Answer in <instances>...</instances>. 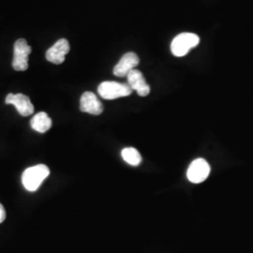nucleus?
<instances>
[{
    "instance_id": "obj_1",
    "label": "nucleus",
    "mask_w": 253,
    "mask_h": 253,
    "mask_svg": "<svg viewBox=\"0 0 253 253\" xmlns=\"http://www.w3.org/2000/svg\"><path fill=\"white\" fill-rule=\"evenodd\" d=\"M50 174L49 168L44 164H39L27 168L22 175V183L28 191H36Z\"/></svg>"
},
{
    "instance_id": "obj_2",
    "label": "nucleus",
    "mask_w": 253,
    "mask_h": 253,
    "mask_svg": "<svg viewBox=\"0 0 253 253\" xmlns=\"http://www.w3.org/2000/svg\"><path fill=\"white\" fill-rule=\"evenodd\" d=\"M132 89L127 84L118 82H102L98 87L100 97L105 100H116L118 98L126 97L132 93Z\"/></svg>"
},
{
    "instance_id": "obj_3",
    "label": "nucleus",
    "mask_w": 253,
    "mask_h": 253,
    "mask_svg": "<svg viewBox=\"0 0 253 253\" xmlns=\"http://www.w3.org/2000/svg\"><path fill=\"white\" fill-rule=\"evenodd\" d=\"M200 38L193 33H181L172 40L171 51L174 56H185L199 44Z\"/></svg>"
},
{
    "instance_id": "obj_4",
    "label": "nucleus",
    "mask_w": 253,
    "mask_h": 253,
    "mask_svg": "<svg viewBox=\"0 0 253 253\" xmlns=\"http://www.w3.org/2000/svg\"><path fill=\"white\" fill-rule=\"evenodd\" d=\"M31 47L24 39L18 40L14 44V56L12 68L17 72H25L28 68V55L31 54Z\"/></svg>"
},
{
    "instance_id": "obj_5",
    "label": "nucleus",
    "mask_w": 253,
    "mask_h": 253,
    "mask_svg": "<svg viewBox=\"0 0 253 253\" xmlns=\"http://www.w3.org/2000/svg\"><path fill=\"white\" fill-rule=\"evenodd\" d=\"M210 173V166L204 159L193 161L188 169V179L194 184H199L206 180Z\"/></svg>"
},
{
    "instance_id": "obj_6",
    "label": "nucleus",
    "mask_w": 253,
    "mask_h": 253,
    "mask_svg": "<svg viewBox=\"0 0 253 253\" xmlns=\"http://www.w3.org/2000/svg\"><path fill=\"white\" fill-rule=\"evenodd\" d=\"M70 43L66 39H60L46 52V59L49 62L59 65L65 61L66 54L70 52Z\"/></svg>"
},
{
    "instance_id": "obj_7",
    "label": "nucleus",
    "mask_w": 253,
    "mask_h": 253,
    "mask_svg": "<svg viewBox=\"0 0 253 253\" xmlns=\"http://www.w3.org/2000/svg\"><path fill=\"white\" fill-rule=\"evenodd\" d=\"M6 103L11 104L17 109L19 114L23 117H28L33 114L34 106L29 98L24 94H9L6 97Z\"/></svg>"
},
{
    "instance_id": "obj_8",
    "label": "nucleus",
    "mask_w": 253,
    "mask_h": 253,
    "mask_svg": "<svg viewBox=\"0 0 253 253\" xmlns=\"http://www.w3.org/2000/svg\"><path fill=\"white\" fill-rule=\"evenodd\" d=\"M140 59L135 53L128 52L124 54L114 68V74L118 77H125L131 71L135 70Z\"/></svg>"
},
{
    "instance_id": "obj_9",
    "label": "nucleus",
    "mask_w": 253,
    "mask_h": 253,
    "mask_svg": "<svg viewBox=\"0 0 253 253\" xmlns=\"http://www.w3.org/2000/svg\"><path fill=\"white\" fill-rule=\"evenodd\" d=\"M80 110L84 113L99 116L103 111V106L94 93L87 91L82 95Z\"/></svg>"
},
{
    "instance_id": "obj_10",
    "label": "nucleus",
    "mask_w": 253,
    "mask_h": 253,
    "mask_svg": "<svg viewBox=\"0 0 253 253\" xmlns=\"http://www.w3.org/2000/svg\"><path fill=\"white\" fill-rule=\"evenodd\" d=\"M127 84L141 97H145L150 92V86L145 81L144 75L138 70H133L126 75Z\"/></svg>"
},
{
    "instance_id": "obj_11",
    "label": "nucleus",
    "mask_w": 253,
    "mask_h": 253,
    "mask_svg": "<svg viewBox=\"0 0 253 253\" xmlns=\"http://www.w3.org/2000/svg\"><path fill=\"white\" fill-rule=\"evenodd\" d=\"M31 127L40 133H44L52 126V119L44 112H40L30 121Z\"/></svg>"
},
{
    "instance_id": "obj_12",
    "label": "nucleus",
    "mask_w": 253,
    "mask_h": 253,
    "mask_svg": "<svg viewBox=\"0 0 253 253\" xmlns=\"http://www.w3.org/2000/svg\"><path fill=\"white\" fill-rule=\"evenodd\" d=\"M121 155L123 160L132 166H138L142 162V157L139 151L133 147L124 148L121 152Z\"/></svg>"
},
{
    "instance_id": "obj_13",
    "label": "nucleus",
    "mask_w": 253,
    "mask_h": 253,
    "mask_svg": "<svg viewBox=\"0 0 253 253\" xmlns=\"http://www.w3.org/2000/svg\"><path fill=\"white\" fill-rule=\"evenodd\" d=\"M6 218V211L4 207L0 204V223H2Z\"/></svg>"
}]
</instances>
